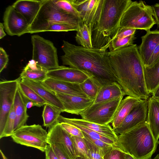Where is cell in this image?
<instances>
[{
  "instance_id": "obj_1",
  "label": "cell",
  "mask_w": 159,
  "mask_h": 159,
  "mask_svg": "<svg viewBox=\"0 0 159 159\" xmlns=\"http://www.w3.org/2000/svg\"><path fill=\"white\" fill-rule=\"evenodd\" d=\"M109 46L88 48L63 40L61 48L64 54L61 59L63 65L87 72L100 88L104 85L117 82L107 54Z\"/></svg>"
},
{
  "instance_id": "obj_2",
  "label": "cell",
  "mask_w": 159,
  "mask_h": 159,
  "mask_svg": "<svg viewBox=\"0 0 159 159\" xmlns=\"http://www.w3.org/2000/svg\"><path fill=\"white\" fill-rule=\"evenodd\" d=\"M117 82L125 95L141 100L150 94L145 81L144 67L136 44L107 52Z\"/></svg>"
},
{
  "instance_id": "obj_3",
  "label": "cell",
  "mask_w": 159,
  "mask_h": 159,
  "mask_svg": "<svg viewBox=\"0 0 159 159\" xmlns=\"http://www.w3.org/2000/svg\"><path fill=\"white\" fill-rule=\"evenodd\" d=\"M131 0H99L93 22V48H101L110 43L119 28L122 15Z\"/></svg>"
},
{
  "instance_id": "obj_4",
  "label": "cell",
  "mask_w": 159,
  "mask_h": 159,
  "mask_svg": "<svg viewBox=\"0 0 159 159\" xmlns=\"http://www.w3.org/2000/svg\"><path fill=\"white\" fill-rule=\"evenodd\" d=\"M157 142L147 121L118 135L117 146L136 159H150L155 152Z\"/></svg>"
},
{
  "instance_id": "obj_5",
  "label": "cell",
  "mask_w": 159,
  "mask_h": 159,
  "mask_svg": "<svg viewBox=\"0 0 159 159\" xmlns=\"http://www.w3.org/2000/svg\"><path fill=\"white\" fill-rule=\"evenodd\" d=\"M57 23H66L79 28L84 24L81 18L61 10L55 4L53 0H45L30 25L27 33L43 32L48 26Z\"/></svg>"
},
{
  "instance_id": "obj_6",
  "label": "cell",
  "mask_w": 159,
  "mask_h": 159,
  "mask_svg": "<svg viewBox=\"0 0 159 159\" xmlns=\"http://www.w3.org/2000/svg\"><path fill=\"white\" fill-rule=\"evenodd\" d=\"M153 16L152 6L142 1H132L122 15L119 28L144 30L147 32L156 24Z\"/></svg>"
},
{
  "instance_id": "obj_7",
  "label": "cell",
  "mask_w": 159,
  "mask_h": 159,
  "mask_svg": "<svg viewBox=\"0 0 159 159\" xmlns=\"http://www.w3.org/2000/svg\"><path fill=\"white\" fill-rule=\"evenodd\" d=\"M32 59L44 69L49 70L58 68L57 48L53 43L38 35L31 36Z\"/></svg>"
},
{
  "instance_id": "obj_8",
  "label": "cell",
  "mask_w": 159,
  "mask_h": 159,
  "mask_svg": "<svg viewBox=\"0 0 159 159\" xmlns=\"http://www.w3.org/2000/svg\"><path fill=\"white\" fill-rule=\"evenodd\" d=\"M11 137L18 144L33 147L42 152L48 144V132L39 125H25L14 132Z\"/></svg>"
},
{
  "instance_id": "obj_9",
  "label": "cell",
  "mask_w": 159,
  "mask_h": 159,
  "mask_svg": "<svg viewBox=\"0 0 159 159\" xmlns=\"http://www.w3.org/2000/svg\"><path fill=\"white\" fill-rule=\"evenodd\" d=\"M124 96L93 103L80 115L82 119L101 125L112 122Z\"/></svg>"
},
{
  "instance_id": "obj_10",
  "label": "cell",
  "mask_w": 159,
  "mask_h": 159,
  "mask_svg": "<svg viewBox=\"0 0 159 159\" xmlns=\"http://www.w3.org/2000/svg\"><path fill=\"white\" fill-rule=\"evenodd\" d=\"M21 80L19 77L0 82V137L5 129L8 115L14 104L16 93Z\"/></svg>"
},
{
  "instance_id": "obj_11",
  "label": "cell",
  "mask_w": 159,
  "mask_h": 159,
  "mask_svg": "<svg viewBox=\"0 0 159 159\" xmlns=\"http://www.w3.org/2000/svg\"><path fill=\"white\" fill-rule=\"evenodd\" d=\"M3 20L4 30L8 35L20 36L27 33L29 24L24 17L12 5L6 8Z\"/></svg>"
},
{
  "instance_id": "obj_12",
  "label": "cell",
  "mask_w": 159,
  "mask_h": 159,
  "mask_svg": "<svg viewBox=\"0 0 159 159\" xmlns=\"http://www.w3.org/2000/svg\"><path fill=\"white\" fill-rule=\"evenodd\" d=\"M148 100H142L130 111L120 125L113 129L115 133L120 134L147 121Z\"/></svg>"
},
{
  "instance_id": "obj_13",
  "label": "cell",
  "mask_w": 159,
  "mask_h": 159,
  "mask_svg": "<svg viewBox=\"0 0 159 159\" xmlns=\"http://www.w3.org/2000/svg\"><path fill=\"white\" fill-rule=\"evenodd\" d=\"M48 78L80 84L91 76L87 72L76 68L60 66L48 71Z\"/></svg>"
},
{
  "instance_id": "obj_14",
  "label": "cell",
  "mask_w": 159,
  "mask_h": 159,
  "mask_svg": "<svg viewBox=\"0 0 159 159\" xmlns=\"http://www.w3.org/2000/svg\"><path fill=\"white\" fill-rule=\"evenodd\" d=\"M48 134V144L60 143L72 159L77 157L71 136L61 127L60 123L58 122L49 128Z\"/></svg>"
},
{
  "instance_id": "obj_15",
  "label": "cell",
  "mask_w": 159,
  "mask_h": 159,
  "mask_svg": "<svg viewBox=\"0 0 159 159\" xmlns=\"http://www.w3.org/2000/svg\"><path fill=\"white\" fill-rule=\"evenodd\" d=\"M62 103L64 112L80 115L94 102V100L82 97L55 93Z\"/></svg>"
},
{
  "instance_id": "obj_16",
  "label": "cell",
  "mask_w": 159,
  "mask_h": 159,
  "mask_svg": "<svg viewBox=\"0 0 159 159\" xmlns=\"http://www.w3.org/2000/svg\"><path fill=\"white\" fill-rule=\"evenodd\" d=\"M69 0L79 12L83 23L88 27L91 35L92 25L99 0Z\"/></svg>"
},
{
  "instance_id": "obj_17",
  "label": "cell",
  "mask_w": 159,
  "mask_h": 159,
  "mask_svg": "<svg viewBox=\"0 0 159 159\" xmlns=\"http://www.w3.org/2000/svg\"><path fill=\"white\" fill-rule=\"evenodd\" d=\"M42 83L47 88L55 93H60L89 98L82 91L79 84L50 78H48L42 82Z\"/></svg>"
},
{
  "instance_id": "obj_18",
  "label": "cell",
  "mask_w": 159,
  "mask_h": 159,
  "mask_svg": "<svg viewBox=\"0 0 159 159\" xmlns=\"http://www.w3.org/2000/svg\"><path fill=\"white\" fill-rule=\"evenodd\" d=\"M20 81L35 91L47 103L64 112V108L61 102L54 92L48 89L42 84V82H36L24 78Z\"/></svg>"
},
{
  "instance_id": "obj_19",
  "label": "cell",
  "mask_w": 159,
  "mask_h": 159,
  "mask_svg": "<svg viewBox=\"0 0 159 159\" xmlns=\"http://www.w3.org/2000/svg\"><path fill=\"white\" fill-rule=\"evenodd\" d=\"M138 50L144 66H146L153 51L159 43V30H149L141 37Z\"/></svg>"
},
{
  "instance_id": "obj_20",
  "label": "cell",
  "mask_w": 159,
  "mask_h": 159,
  "mask_svg": "<svg viewBox=\"0 0 159 159\" xmlns=\"http://www.w3.org/2000/svg\"><path fill=\"white\" fill-rule=\"evenodd\" d=\"M59 123H72L88 128L117 142L118 135L114 132L113 129L109 125H101L89 122L83 119L69 118L60 115L57 119Z\"/></svg>"
},
{
  "instance_id": "obj_21",
  "label": "cell",
  "mask_w": 159,
  "mask_h": 159,
  "mask_svg": "<svg viewBox=\"0 0 159 159\" xmlns=\"http://www.w3.org/2000/svg\"><path fill=\"white\" fill-rule=\"evenodd\" d=\"M44 1L18 0L11 5L24 17L30 26Z\"/></svg>"
},
{
  "instance_id": "obj_22",
  "label": "cell",
  "mask_w": 159,
  "mask_h": 159,
  "mask_svg": "<svg viewBox=\"0 0 159 159\" xmlns=\"http://www.w3.org/2000/svg\"><path fill=\"white\" fill-rule=\"evenodd\" d=\"M147 122L156 141L159 138V101L152 97L148 100Z\"/></svg>"
},
{
  "instance_id": "obj_23",
  "label": "cell",
  "mask_w": 159,
  "mask_h": 159,
  "mask_svg": "<svg viewBox=\"0 0 159 159\" xmlns=\"http://www.w3.org/2000/svg\"><path fill=\"white\" fill-rule=\"evenodd\" d=\"M142 100L129 96L122 100L111 122L113 129L120 125L133 108Z\"/></svg>"
},
{
  "instance_id": "obj_24",
  "label": "cell",
  "mask_w": 159,
  "mask_h": 159,
  "mask_svg": "<svg viewBox=\"0 0 159 159\" xmlns=\"http://www.w3.org/2000/svg\"><path fill=\"white\" fill-rule=\"evenodd\" d=\"M16 118L14 128V132L20 127L26 125L29 117L27 113L26 104L18 88L14 102Z\"/></svg>"
},
{
  "instance_id": "obj_25",
  "label": "cell",
  "mask_w": 159,
  "mask_h": 159,
  "mask_svg": "<svg viewBox=\"0 0 159 159\" xmlns=\"http://www.w3.org/2000/svg\"><path fill=\"white\" fill-rule=\"evenodd\" d=\"M125 95L119 84L114 82L100 88L93 103L118 98Z\"/></svg>"
},
{
  "instance_id": "obj_26",
  "label": "cell",
  "mask_w": 159,
  "mask_h": 159,
  "mask_svg": "<svg viewBox=\"0 0 159 159\" xmlns=\"http://www.w3.org/2000/svg\"><path fill=\"white\" fill-rule=\"evenodd\" d=\"M144 67L146 86L150 94L159 85V61L151 67Z\"/></svg>"
},
{
  "instance_id": "obj_27",
  "label": "cell",
  "mask_w": 159,
  "mask_h": 159,
  "mask_svg": "<svg viewBox=\"0 0 159 159\" xmlns=\"http://www.w3.org/2000/svg\"><path fill=\"white\" fill-rule=\"evenodd\" d=\"M18 88L25 100L31 101L36 105V107H39L47 103L33 89L22 83L20 81L19 83Z\"/></svg>"
},
{
  "instance_id": "obj_28",
  "label": "cell",
  "mask_w": 159,
  "mask_h": 159,
  "mask_svg": "<svg viewBox=\"0 0 159 159\" xmlns=\"http://www.w3.org/2000/svg\"><path fill=\"white\" fill-rule=\"evenodd\" d=\"M47 70L39 65L36 69H31L27 65L21 73L20 77L36 82H42L48 78Z\"/></svg>"
},
{
  "instance_id": "obj_29",
  "label": "cell",
  "mask_w": 159,
  "mask_h": 159,
  "mask_svg": "<svg viewBox=\"0 0 159 159\" xmlns=\"http://www.w3.org/2000/svg\"><path fill=\"white\" fill-rule=\"evenodd\" d=\"M62 111L51 105L47 103L44 105L42 116L44 126L49 128L56 124L58 116Z\"/></svg>"
},
{
  "instance_id": "obj_30",
  "label": "cell",
  "mask_w": 159,
  "mask_h": 159,
  "mask_svg": "<svg viewBox=\"0 0 159 159\" xmlns=\"http://www.w3.org/2000/svg\"><path fill=\"white\" fill-rule=\"evenodd\" d=\"M77 31L75 39L77 43L85 48H93L91 36L87 25L84 24Z\"/></svg>"
},
{
  "instance_id": "obj_31",
  "label": "cell",
  "mask_w": 159,
  "mask_h": 159,
  "mask_svg": "<svg viewBox=\"0 0 159 159\" xmlns=\"http://www.w3.org/2000/svg\"><path fill=\"white\" fill-rule=\"evenodd\" d=\"M70 136L73 143L77 157L80 156L86 159H90L88 148L84 138Z\"/></svg>"
},
{
  "instance_id": "obj_32",
  "label": "cell",
  "mask_w": 159,
  "mask_h": 159,
  "mask_svg": "<svg viewBox=\"0 0 159 159\" xmlns=\"http://www.w3.org/2000/svg\"><path fill=\"white\" fill-rule=\"evenodd\" d=\"M79 84L82 91L89 98L95 99L100 88L91 78Z\"/></svg>"
},
{
  "instance_id": "obj_33",
  "label": "cell",
  "mask_w": 159,
  "mask_h": 159,
  "mask_svg": "<svg viewBox=\"0 0 159 159\" xmlns=\"http://www.w3.org/2000/svg\"><path fill=\"white\" fill-rule=\"evenodd\" d=\"M135 39V34L122 39L113 38L109 47V51L131 45L133 44Z\"/></svg>"
},
{
  "instance_id": "obj_34",
  "label": "cell",
  "mask_w": 159,
  "mask_h": 159,
  "mask_svg": "<svg viewBox=\"0 0 159 159\" xmlns=\"http://www.w3.org/2000/svg\"><path fill=\"white\" fill-rule=\"evenodd\" d=\"M53 1L55 4L63 11L81 18L79 12L73 6L69 0H53Z\"/></svg>"
},
{
  "instance_id": "obj_35",
  "label": "cell",
  "mask_w": 159,
  "mask_h": 159,
  "mask_svg": "<svg viewBox=\"0 0 159 159\" xmlns=\"http://www.w3.org/2000/svg\"><path fill=\"white\" fill-rule=\"evenodd\" d=\"M16 115L14 104L7 118L4 132L0 139L4 137L11 136L14 132V128Z\"/></svg>"
},
{
  "instance_id": "obj_36",
  "label": "cell",
  "mask_w": 159,
  "mask_h": 159,
  "mask_svg": "<svg viewBox=\"0 0 159 159\" xmlns=\"http://www.w3.org/2000/svg\"><path fill=\"white\" fill-rule=\"evenodd\" d=\"M103 159H125L124 152L117 145H114L103 150Z\"/></svg>"
},
{
  "instance_id": "obj_37",
  "label": "cell",
  "mask_w": 159,
  "mask_h": 159,
  "mask_svg": "<svg viewBox=\"0 0 159 159\" xmlns=\"http://www.w3.org/2000/svg\"><path fill=\"white\" fill-rule=\"evenodd\" d=\"M80 28L71 25L61 23H53L46 28L43 32L46 31H77Z\"/></svg>"
},
{
  "instance_id": "obj_38",
  "label": "cell",
  "mask_w": 159,
  "mask_h": 159,
  "mask_svg": "<svg viewBox=\"0 0 159 159\" xmlns=\"http://www.w3.org/2000/svg\"><path fill=\"white\" fill-rule=\"evenodd\" d=\"M84 139L88 148L90 159H103V152L102 150L86 138L84 137Z\"/></svg>"
},
{
  "instance_id": "obj_39",
  "label": "cell",
  "mask_w": 159,
  "mask_h": 159,
  "mask_svg": "<svg viewBox=\"0 0 159 159\" xmlns=\"http://www.w3.org/2000/svg\"><path fill=\"white\" fill-rule=\"evenodd\" d=\"M60 123L61 127L70 136L82 138L84 137L82 131L76 126L65 122H61Z\"/></svg>"
},
{
  "instance_id": "obj_40",
  "label": "cell",
  "mask_w": 159,
  "mask_h": 159,
  "mask_svg": "<svg viewBox=\"0 0 159 159\" xmlns=\"http://www.w3.org/2000/svg\"><path fill=\"white\" fill-rule=\"evenodd\" d=\"M50 145L59 159H72L63 146L60 143H52Z\"/></svg>"
},
{
  "instance_id": "obj_41",
  "label": "cell",
  "mask_w": 159,
  "mask_h": 159,
  "mask_svg": "<svg viewBox=\"0 0 159 159\" xmlns=\"http://www.w3.org/2000/svg\"><path fill=\"white\" fill-rule=\"evenodd\" d=\"M83 133L84 137L87 138L95 145L102 149V151L113 146L117 145L107 143L101 140L93 137H91L85 133L83 132Z\"/></svg>"
},
{
  "instance_id": "obj_42",
  "label": "cell",
  "mask_w": 159,
  "mask_h": 159,
  "mask_svg": "<svg viewBox=\"0 0 159 159\" xmlns=\"http://www.w3.org/2000/svg\"><path fill=\"white\" fill-rule=\"evenodd\" d=\"M136 30L128 28H119L116 35L113 38L122 39L134 34Z\"/></svg>"
},
{
  "instance_id": "obj_43",
  "label": "cell",
  "mask_w": 159,
  "mask_h": 159,
  "mask_svg": "<svg viewBox=\"0 0 159 159\" xmlns=\"http://www.w3.org/2000/svg\"><path fill=\"white\" fill-rule=\"evenodd\" d=\"M9 61V57L5 50L0 47V73L6 68Z\"/></svg>"
},
{
  "instance_id": "obj_44",
  "label": "cell",
  "mask_w": 159,
  "mask_h": 159,
  "mask_svg": "<svg viewBox=\"0 0 159 159\" xmlns=\"http://www.w3.org/2000/svg\"><path fill=\"white\" fill-rule=\"evenodd\" d=\"M159 61V43L156 47L146 67H151Z\"/></svg>"
},
{
  "instance_id": "obj_45",
  "label": "cell",
  "mask_w": 159,
  "mask_h": 159,
  "mask_svg": "<svg viewBox=\"0 0 159 159\" xmlns=\"http://www.w3.org/2000/svg\"><path fill=\"white\" fill-rule=\"evenodd\" d=\"M44 152L45 153V159H59L50 144H48L47 145Z\"/></svg>"
},
{
  "instance_id": "obj_46",
  "label": "cell",
  "mask_w": 159,
  "mask_h": 159,
  "mask_svg": "<svg viewBox=\"0 0 159 159\" xmlns=\"http://www.w3.org/2000/svg\"><path fill=\"white\" fill-rule=\"evenodd\" d=\"M154 13L153 16L155 19L157 27H159V3H156L152 6Z\"/></svg>"
},
{
  "instance_id": "obj_47",
  "label": "cell",
  "mask_w": 159,
  "mask_h": 159,
  "mask_svg": "<svg viewBox=\"0 0 159 159\" xmlns=\"http://www.w3.org/2000/svg\"><path fill=\"white\" fill-rule=\"evenodd\" d=\"M152 97L159 101V85L152 93Z\"/></svg>"
},
{
  "instance_id": "obj_48",
  "label": "cell",
  "mask_w": 159,
  "mask_h": 159,
  "mask_svg": "<svg viewBox=\"0 0 159 159\" xmlns=\"http://www.w3.org/2000/svg\"><path fill=\"white\" fill-rule=\"evenodd\" d=\"M4 29L3 24L1 22L0 23V39H1L6 35V34L4 30Z\"/></svg>"
},
{
  "instance_id": "obj_49",
  "label": "cell",
  "mask_w": 159,
  "mask_h": 159,
  "mask_svg": "<svg viewBox=\"0 0 159 159\" xmlns=\"http://www.w3.org/2000/svg\"><path fill=\"white\" fill-rule=\"evenodd\" d=\"M26 106L27 109H29L33 106H36V105L31 101H28L26 103Z\"/></svg>"
},
{
  "instance_id": "obj_50",
  "label": "cell",
  "mask_w": 159,
  "mask_h": 159,
  "mask_svg": "<svg viewBox=\"0 0 159 159\" xmlns=\"http://www.w3.org/2000/svg\"><path fill=\"white\" fill-rule=\"evenodd\" d=\"M124 157L125 159H136L130 154L124 152Z\"/></svg>"
},
{
  "instance_id": "obj_51",
  "label": "cell",
  "mask_w": 159,
  "mask_h": 159,
  "mask_svg": "<svg viewBox=\"0 0 159 159\" xmlns=\"http://www.w3.org/2000/svg\"><path fill=\"white\" fill-rule=\"evenodd\" d=\"M0 153L3 159H8L5 156L3 152H2L1 150H0Z\"/></svg>"
},
{
  "instance_id": "obj_52",
  "label": "cell",
  "mask_w": 159,
  "mask_h": 159,
  "mask_svg": "<svg viewBox=\"0 0 159 159\" xmlns=\"http://www.w3.org/2000/svg\"><path fill=\"white\" fill-rule=\"evenodd\" d=\"M74 159H86L83 157L80 156H77Z\"/></svg>"
},
{
  "instance_id": "obj_53",
  "label": "cell",
  "mask_w": 159,
  "mask_h": 159,
  "mask_svg": "<svg viewBox=\"0 0 159 159\" xmlns=\"http://www.w3.org/2000/svg\"><path fill=\"white\" fill-rule=\"evenodd\" d=\"M150 159H159V154H158L155 157Z\"/></svg>"
},
{
  "instance_id": "obj_54",
  "label": "cell",
  "mask_w": 159,
  "mask_h": 159,
  "mask_svg": "<svg viewBox=\"0 0 159 159\" xmlns=\"http://www.w3.org/2000/svg\"><path fill=\"white\" fill-rule=\"evenodd\" d=\"M158 143H159V142H158Z\"/></svg>"
}]
</instances>
